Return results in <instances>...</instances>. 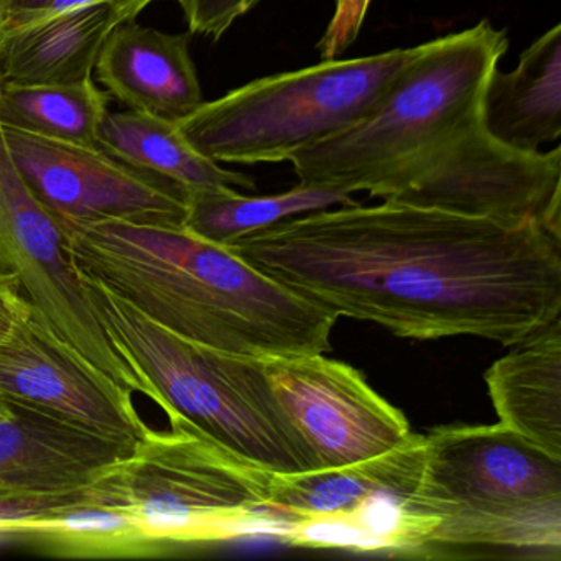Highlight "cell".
Masks as SVG:
<instances>
[{
  "label": "cell",
  "instance_id": "obj_1",
  "mask_svg": "<svg viewBox=\"0 0 561 561\" xmlns=\"http://www.w3.org/2000/svg\"><path fill=\"white\" fill-rule=\"evenodd\" d=\"M228 248L337 318L410 340L514 346L561 318V238L535 222L356 203L284 219Z\"/></svg>",
  "mask_w": 561,
  "mask_h": 561
},
{
  "label": "cell",
  "instance_id": "obj_2",
  "mask_svg": "<svg viewBox=\"0 0 561 561\" xmlns=\"http://www.w3.org/2000/svg\"><path fill=\"white\" fill-rule=\"evenodd\" d=\"M78 274L199 346L239 356L331 351L337 317L183 226L55 219Z\"/></svg>",
  "mask_w": 561,
  "mask_h": 561
},
{
  "label": "cell",
  "instance_id": "obj_3",
  "mask_svg": "<svg viewBox=\"0 0 561 561\" xmlns=\"http://www.w3.org/2000/svg\"><path fill=\"white\" fill-rule=\"evenodd\" d=\"M409 511L436 518L419 560H561V459L504 425L422 435Z\"/></svg>",
  "mask_w": 561,
  "mask_h": 561
},
{
  "label": "cell",
  "instance_id": "obj_4",
  "mask_svg": "<svg viewBox=\"0 0 561 561\" xmlns=\"http://www.w3.org/2000/svg\"><path fill=\"white\" fill-rule=\"evenodd\" d=\"M107 336L169 416L226 451L274 472L321 469L278 405L261 357L222 353L170 333L87 275L78 274Z\"/></svg>",
  "mask_w": 561,
  "mask_h": 561
},
{
  "label": "cell",
  "instance_id": "obj_5",
  "mask_svg": "<svg viewBox=\"0 0 561 561\" xmlns=\"http://www.w3.org/2000/svg\"><path fill=\"white\" fill-rule=\"evenodd\" d=\"M507 48V34L488 21L426 42L366 119L291 157L298 185L369 195L390 173L484 117L485 87Z\"/></svg>",
  "mask_w": 561,
  "mask_h": 561
},
{
  "label": "cell",
  "instance_id": "obj_6",
  "mask_svg": "<svg viewBox=\"0 0 561 561\" xmlns=\"http://www.w3.org/2000/svg\"><path fill=\"white\" fill-rule=\"evenodd\" d=\"M147 432L129 455L87 485V504L134 515L172 548L244 537L280 540L287 527L267 507L271 471L173 423Z\"/></svg>",
  "mask_w": 561,
  "mask_h": 561
},
{
  "label": "cell",
  "instance_id": "obj_7",
  "mask_svg": "<svg viewBox=\"0 0 561 561\" xmlns=\"http://www.w3.org/2000/svg\"><path fill=\"white\" fill-rule=\"evenodd\" d=\"M426 44L274 75L203 103L180 121L193 149L216 163L290 162L366 119Z\"/></svg>",
  "mask_w": 561,
  "mask_h": 561
},
{
  "label": "cell",
  "instance_id": "obj_8",
  "mask_svg": "<svg viewBox=\"0 0 561 561\" xmlns=\"http://www.w3.org/2000/svg\"><path fill=\"white\" fill-rule=\"evenodd\" d=\"M369 196L507 225L535 222L561 238V149H515L495 139L482 117L390 173Z\"/></svg>",
  "mask_w": 561,
  "mask_h": 561
},
{
  "label": "cell",
  "instance_id": "obj_9",
  "mask_svg": "<svg viewBox=\"0 0 561 561\" xmlns=\"http://www.w3.org/2000/svg\"><path fill=\"white\" fill-rule=\"evenodd\" d=\"M0 275L18 278L28 304L111 379L147 397L140 377L114 346L65 249L60 226L28 192L0 124Z\"/></svg>",
  "mask_w": 561,
  "mask_h": 561
},
{
  "label": "cell",
  "instance_id": "obj_10",
  "mask_svg": "<svg viewBox=\"0 0 561 561\" xmlns=\"http://www.w3.org/2000/svg\"><path fill=\"white\" fill-rule=\"evenodd\" d=\"M278 405L320 459L346 468L405 445L409 420L364 379L324 354L261 357Z\"/></svg>",
  "mask_w": 561,
  "mask_h": 561
},
{
  "label": "cell",
  "instance_id": "obj_11",
  "mask_svg": "<svg viewBox=\"0 0 561 561\" xmlns=\"http://www.w3.org/2000/svg\"><path fill=\"white\" fill-rule=\"evenodd\" d=\"M4 130L12 162L54 219L183 226L186 190L142 172L100 147H80Z\"/></svg>",
  "mask_w": 561,
  "mask_h": 561
},
{
  "label": "cell",
  "instance_id": "obj_12",
  "mask_svg": "<svg viewBox=\"0 0 561 561\" xmlns=\"http://www.w3.org/2000/svg\"><path fill=\"white\" fill-rule=\"evenodd\" d=\"M134 392L81 356L31 308L0 343V400L81 432L134 445L147 432Z\"/></svg>",
  "mask_w": 561,
  "mask_h": 561
},
{
  "label": "cell",
  "instance_id": "obj_13",
  "mask_svg": "<svg viewBox=\"0 0 561 561\" xmlns=\"http://www.w3.org/2000/svg\"><path fill=\"white\" fill-rule=\"evenodd\" d=\"M8 403V412L0 415V492L78 491L133 449L134 445L81 432L31 407Z\"/></svg>",
  "mask_w": 561,
  "mask_h": 561
},
{
  "label": "cell",
  "instance_id": "obj_14",
  "mask_svg": "<svg viewBox=\"0 0 561 561\" xmlns=\"http://www.w3.org/2000/svg\"><path fill=\"white\" fill-rule=\"evenodd\" d=\"M192 35L117 25L98 58V80L130 110L179 124L205 103Z\"/></svg>",
  "mask_w": 561,
  "mask_h": 561
},
{
  "label": "cell",
  "instance_id": "obj_15",
  "mask_svg": "<svg viewBox=\"0 0 561 561\" xmlns=\"http://www.w3.org/2000/svg\"><path fill=\"white\" fill-rule=\"evenodd\" d=\"M484 380L499 423L561 459V318L514 344Z\"/></svg>",
  "mask_w": 561,
  "mask_h": 561
},
{
  "label": "cell",
  "instance_id": "obj_16",
  "mask_svg": "<svg viewBox=\"0 0 561 561\" xmlns=\"http://www.w3.org/2000/svg\"><path fill=\"white\" fill-rule=\"evenodd\" d=\"M117 25L119 19L110 4H93L0 35V83L93 80L101 50Z\"/></svg>",
  "mask_w": 561,
  "mask_h": 561
},
{
  "label": "cell",
  "instance_id": "obj_17",
  "mask_svg": "<svg viewBox=\"0 0 561 561\" xmlns=\"http://www.w3.org/2000/svg\"><path fill=\"white\" fill-rule=\"evenodd\" d=\"M484 123L495 139L527 152L560 139V24L538 37L514 70L492 71L484 93Z\"/></svg>",
  "mask_w": 561,
  "mask_h": 561
},
{
  "label": "cell",
  "instance_id": "obj_18",
  "mask_svg": "<svg viewBox=\"0 0 561 561\" xmlns=\"http://www.w3.org/2000/svg\"><path fill=\"white\" fill-rule=\"evenodd\" d=\"M100 149L127 165L162 176L190 190L245 188L255 182L244 173L222 169L202 156L180 133L179 124L139 111L110 113L98 130Z\"/></svg>",
  "mask_w": 561,
  "mask_h": 561
},
{
  "label": "cell",
  "instance_id": "obj_19",
  "mask_svg": "<svg viewBox=\"0 0 561 561\" xmlns=\"http://www.w3.org/2000/svg\"><path fill=\"white\" fill-rule=\"evenodd\" d=\"M84 501L19 525L9 535L22 538L41 553L57 558H159L175 550L159 540L134 515Z\"/></svg>",
  "mask_w": 561,
  "mask_h": 561
},
{
  "label": "cell",
  "instance_id": "obj_20",
  "mask_svg": "<svg viewBox=\"0 0 561 561\" xmlns=\"http://www.w3.org/2000/svg\"><path fill=\"white\" fill-rule=\"evenodd\" d=\"M356 205L347 193L297 185L274 196H244L234 188L190 190L183 228L215 244L229 245L275 222L333 206Z\"/></svg>",
  "mask_w": 561,
  "mask_h": 561
},
{
  "label": "cell",
  "instance_id": "obj_21",
  "mask_svg": "<svg viewBox=\"0 0 561 561\" xmlns=\"http://www.w3.org/2000/svg\"><path fill=\"white\" fill-rule=\"evenodd\" d=\"M107 94L93 80L73 84L0 83V124L80 147H98Z\"/></svg>",
  "mask_w": 561,
  "mask_h": 561
},
{
  "label": "cell",
  "instance_id": "obj_22",
  "mask_svg": "<svg viewBox=\"0 0 561 561\" xmlns=\"http://www.w3.org/2000/svg\"><path fill=\"white\" fill-rule=\"evenodd\" d=\"M159 0H0V35L37 24L71 9L87 8L93 4H110L116 12L121 24L136 21L144 9ZM185 9L190 0H175Z\"/></svg>",
  "mask_w": 561,
  "mask_h": 561
},
{
  "label": "cell",
  "instance_id": "obj_23",
  "mask_svg": "<svg viewBox=\"0 0 561 561\" xmlns=\"http://www.w3.org/2000/svg\"><path fill=\"white\" fill-rule=\"evenodd\" d=\"M262 0H190L183 9L192 34L218 41Z\"/></svg>",
  "mask_w": 561,
  "mask_h": 561
},
{
  "label": "cell",
  "instance_id": "obj_24",
  "mask_svg": "<svg viewBox=\"0 0 561 561\" xmlns=\"http://www.w3.org/2000/svg\"><path fill=\"white\" fill-rule=\"evenodd\" d=\"M31 308L18 278L0 275V343L24 320Z\"/></svg>",
  "mask_w": 561,
  "mask_h": 561
},
{
  "label": "cell",
  "instance_id": "obj_25",
  "mask_svg": "<svg viewBox=\"0 0 561 561\" xmlns=\"http://www.w3.org/2000/svg\"><path fill=\"white\" fill-rule=\"evenodd\" d=\"M9 410V403L4 402V400H0V415H4Z\"/></svg>",
  "mask_w": 561,
  "mask_h": 561
}]
</instances>
